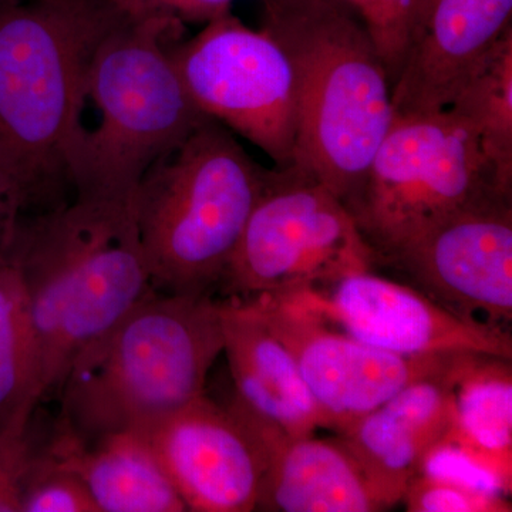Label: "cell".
Listing matches in <instances>:
<instances>
[{
    "instance_id": "6da1fadb",
    "label": "cell",
    "mask_w": 512,
    "mask_h": 512,
    "mask_svg": "<svg viewBox=\"0 0 512 512\" xmlns=\"http://www.w3.org/2000/svg\"><path fill=\"white\" fill-rule=\"evenodd\" d=\"M133 200L74 197L18 215L0 237L28 299L42 399L153 291Z\"/></svg>"
},
{
    "instance_id": "7a4b0ae2",
    "label": "cell",
    "mask_w": 512,
    "mask_h": 512,
    "mask_svg": "<svg viewBox=\"0 0 512 512\" xmlns=\"http://www.w3.org/2000/svg\"><path fill=\"white\" fill-rule=\"evenodd\" d=\"M262 29L285 50L295 79L293 164L350 210L394 117L375 39L342 0H265Z\"/></svg>"
},
{
    "instance_id": "3957f363",
    "label": "cell",
    "mask_w": 512,
    "mask_h": 512,
    "mask_svg": "<svg viewBox=\"0 0 512 512\" xmlns=\"http://www.w3.org/2000/svg\"><path fill=\"white\" fill-rule=\"evenodd\" d=\"M181 23L120 18L87 62L67 183L76 197L130 201L147 171L201 126L171 47Z\"/></svg>"
},
{
    "instance_id": "277c9868",
    "label": "cell",
    "mask_w": 512,
    "mask_h": 512,
    "mask_svg": "<svg viewBox=\"0 0 512 512\" xmlns=\"http://www.w3.org/2000/svg\"><path fill=\"white\" fill-rule=\"evenodd\" d=\"M116 18L104 0L0 3V177L19 214L62 202L87 62Z\"/></svg>"
},
{
    "instance_id": "5b68a950",
    "label": "cell",
    "mask_w": 512,
    "mask_h": 512,
    "mask_svg": "<svg viewBox=\"0 0 512 512\" xmlns=\"http://www.w3.org/2000/svg\"><path fill=\"white\" fill-rule=\"evenodd\" d=\"M224 352L221 299L148 292L84 350L59 389V423L80 440L146 433L205 394Z\"/></svg>"
},
{
    "instance_id": "8992f818",
    "label": "cell",
    "mask_w": 512,
    "mask_h": 512,
    "mask_svg": "<svg viewBox=\"0 0 512 512\" xmlns=\"http://www.w3.org/2000/svg\"><path fill=\"white\" fill-rule=\"evenodd\" d=\"M265 178L232 131L212 119L147 171L133 204L154 291L218 288Z\"/></svg>"
},
{
    "instance_id": "52a82bcc",
    "label": "cell",
    "mask_w": 512,
    "mask_h": 512,
    "mask_svg": "<svg viewBox=\"0 0 512 512\" xmlns=\"http://www.w3.org/2000/svg\"><path fill=\"white\" fill-rule=\"evenodd\" d=\"M508 198L474 131L444 109L394 114L350 207L377 265L458 212Z\"/></svg>"
},
{
    "instance_id": "ba28073f",
    "label": "cell",
    "mask_w": 512,
    "mask_h": 512,
    "mask_svg": "<svg viewBox=\"0 0 512 512\" xmlns=\"http://www.w3.org/2000/svg\"><path fill=\"white\" fill-rule=\"evenodd\" d=\"M375 249L345 202L292 164L266 171L218 289L225 299L278 298L373 271Z\"/></svg>"
},
{
    "instance_id": "9c48e42d",
    "label": "cell",
    "mask_w": 512,
    "mask_h": 512,
    "mask_svg": "<svg viewBox=\"0 0 512 512\" xmlns=\"http://www.w3.org/2000/svg\"><path fill=\"white\" fill-rule=\"evenodd\" d=\"M191 100L208 119L244 137L276 167L295 161V79L282 46L231 13L171 47Z\"/></svg>"
},
{
    "instance_id": "30bf717a",
    "label": "cell",
    "mask_w": 512,
    "mask_h": 512,
    "mask_svg": "<svg viewBox=\"0 0 512 512\" xmlns=\"http://www.w3.org/2000/svg\"><path fill=\"white\" fill-rule=\"evenodd\" d=\"M244 302L292 353L325 429L338 434L409 384L446 373L461 355H396L365 345L284 299L262 296Z\"/></svg>"
},
{
    "instance_id": "8fae6325",
    "label": "cell",
    "mask_w": 512,
    "mask_h": 512,
    "mask_svg": "<svg viewBox=\"0 0 512 512\" xmlns=\"http://www.w3.org/2000/svg\"><path fill=\"white\" fill-rule=\"evenodd\" d=\"M373 348L402 356L478 353L512 359L507 329L458 318L409 284L360 272L278 296Z\"/></svg>"
},
{
    "instance_id": "7c38bea8",
    "label": "cell",
    "mask_w": 512,
    "mask_h": 512,
    "mask_svg": "<svg viewBox=\"0 0 512 512\" xmlns=\"http://www.w3.org/2000/svg\"><path fill=\"white\" fill-rule=\"evenodd\" d=\"M380 264L458 318L507 329L512 322V207L495 198L458 212Z\"/></svg>"
},
{
    "instance_id": "4fadbf2b",
    "label": "cell",
    "mask_w": 512,
    "mask_h": 512,
    "mask_svg": "<svg viewBox=\"0 0 512 512\" xmlns=\"http://www.w3.org/2000/svg\"><path fill=\"white\" fill-rule=\"evenodd\" d=\"M144 434L187 511L256 510L264 447L229 404L202 394Z\"/></svg>"
},
{
    "instance_id": "5bb4252c",
    "label": "cell",
    "mask_w": 512,
    "mask_h": 512,
    "mask_svg": "<svg viewBox=\"0 0 512 512\" xmlns=\"http://www.w3.org/2000/svg\"><path fill=\"white\" fill-rule=\"evenodd\" d=\"M512 0H417L399 73L394 114L447 109L468 74L511 29Z\"/></svg>"
},
{
    "instance_id": "9a60e30c",
    "label": "cell",
    "mask_w": 512,
    "mask_h": 512,
    "mask_svg": "<svg viewBox=\"0 0 512 512\" xmlns=\"http://www.w3.org/2000/svg\"><path fill=\"white\" fill-rule=\"evenodd\" d=\"M228 404L264 447L265 471L256 510L376 512L394 507L340 437L289 439L249 412L237 397Z\"/></svg>"
},
{
    "instance_id": "2e32d148",
    "label": "cell",
    "mask_w": 512,
    "mask_h": 512,
    "mask_svg": "<svg viewBox=\"0 0 512 512\" xmlns=\"http://www.w3.org/2000/svg\"><path fill=\"white\" fill-rule=\"evenodd\" d=\"M468 353L441 375L404 387L339 434L390 503L403 500L426 458L450 443L456 424L454 384Z\"/></svg>"
},
{
    "instance_id": "e0dca14e",
    "label": "cell",
    "mask_w": 512,
    "mask_h": 512,
    "mask_svg": "<svg viewBox=\"0 0 512 512\" xmlns=\"http://www.w3.org/2000/svg\"><path fill=\"white\" fill-rule=\"evenodd\" d=\"M224 352L239 402L289 439L325 429V421L288 348L249 302L221 299Z\"/></svg>"
},
{
    "instance_id": "ac0fdd59",
    "label": "cell",
    "mask_w": 512,
    "mask_h": 512,
    "mask_svg": "<svg viewBox=\"0 0 512 512\" xmlns=\"http://www.w3.org/2000/svg\"><path fill=\"white\" fill-rule=\"evenodd\" d=\"M43 450L83 481L100 512L187 511L146 434L140 431L83 441L59 423Z\"/></svg>"
},
{
    "instance_id": "d6986e66",
    "label": "cell",
    "mask_w": 512,
    "mask_h": 512,
    "mask_svg": "<svg viewBox=\"0 0 512 512\" xmlns=\"http://www.w3.org/2000/svg\"><path fill=\"white\" fill-rule=\"evenodd\" d=\"M456 424L450 443L512 487L511 360L468 353L458 367Z\"/></svg>"
},
{
    "instance_id": "ffe728a7",
    "label": "cell",
    "mask_w": 512,
    "mask_h": 512,
    "mask_svg": "<svg viewBox=\"0 0 512 512\" xmlns=\"http://www.w3.org/2000/svg\"><path fill=\"white\" fill-rule=\"evenodd\" d=\"M447 109L474 131L501 191L512 195V28L468 74Z\"/></svg>"
},
{
    "instance_id": "44dd1931",
    "label": "cell",
    "mask_w": 512,
    "mask_h": 512,
    "mask_svg": "<svg viewBox=\"0 0 512 512\" xmlns=\"http://www.w3.org/2000/svg\"><path fill=\"white\" fill-rule=\"evenodd\" d=\"M40 400L28 299L18 268L0 248V429L29 427Z\"/></svg>"
},
{
    "instance_id": "7402d4cb",
    "label": "cell",
    "mask_w": 512,
    "mask_h": 512,
    "mask_svg": "<svg viewBox=\"0 0 512 512\" xmlns=\"http://www.w3.org/2000/svg\"><path fill=\"white\" fill-rule=\"evenodd\" d=\"M20 512H100L92 494L73 471L45 450L33 448L23 480Z\"/></svg>"
},
{
    "instance_id": "603a6c76",
    "label": "cell",
    "mask_w": 512,
    "mask_h": 512,
    "mask_svg": "<svg viewBox=\"0 0 512 512\" xmlns=\"http://www.w3.org/2000/svg\"><path fill=\"white\" fill-rule=\"evenodd\" d=\"M410 512H510L505 495L419 474L403 495Z\"/></svg>"
},
{
    "instance_id": "cb8c5ba5",
    "label": "cell",
    "mask_w": 512,
    "mask_h": 512,
    "mask_svg": "<svg viewBox=\"0 0 512 512\" xmlns=\"http://www.w3.org/2000/svg\"><path fill=\"white\" fill-rule=\"evenodd\" d=\"M416 3L417 0H372L365 18L392 84L402 63Z\"/></svg>"
},
{
    "instance_id": "d4e9b609",
    "label": "cell",
    "mask_w": 512,
    "mask_h": 512,
    "mask_svg": "<svg viewBox=\"0 0 512 512\" xmlns=\"http://www.w3.org/2000/svg\"><path fill=\"white\" fill-rule=\"evenodd\" d=\"M120 18H161L183 23H207L231 13L234 0H104Z\"/></svg>"
},
{
    "instance_id": "484cf974",
    "label": "cell",
    "mask_w": 512,
    "mask_h": 512,
    "mask_svg": "<svg viewBox=\"0 0 512 512\" xmlns=\"http://www.w3.org/2000/svg\"><path fill=\"white\" fill-rule=\"evenodd\" d=\"M32 453L29 427L0 429V512H20L23 480Z\"/></svg>"
},
{
    "instance_id": "4316f807",
    "label": "cell",
    "mask_w": 512,
    "mask_h": 512,
    "mask_svg": "<svg viewBox=\"0 0 512 512\" xmlns=\"http://www.w3.org/2000/svg\"><path fill=\"white\" fill-rule=\"evenodd\" d=\"M19 215L18 207L13 201L9 187L0 177V237L6 227Z\"/></svg>"
},
{
    "instance_id": "83f0119b",
    "label": "cell",
    "mask_w": 512,
    "mask_h": 512,
    "mask_svg": "<svg viewBox=\"0 0 512 512\" xmlns=\"http://www.w3.org/2000/svg\"><path fill=\"white\" fill-rule=\"evenodd\" d=\"M342 2L348 3L349 6H352V8L362 16L363 20H365L372 0H342Z\"/></svg>"
},
{
    "instance_id": "f1b7e54d",
    "label": "cell",
    "mask_w": 512,
    "mask_h": 512,
    "mask_svg": "<svg viewBox=\"0 0 512 512\" xmlns=\"http://www.w3.org/2000/svg\"><path fill=\"white\" fill-rule=\"evenodd\" d=\"M8 2V0H0V3Z\"/></svg>"
}]
</instances>
